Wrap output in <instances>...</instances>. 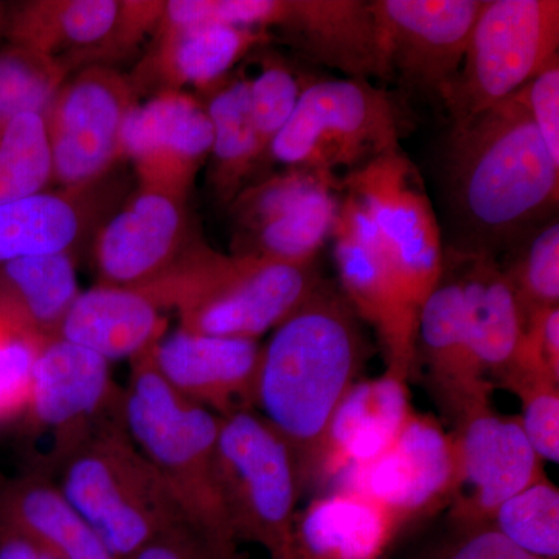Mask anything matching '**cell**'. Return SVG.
Returning a JSON list of instances; mask_svg holds the SVG:
<instances>
[{
    "mask_svg": "<svg viewBox=\"0 0 559 559\" xmlns=\"http://www.w3.org/2000/svg\"><path fill=\"white\" fill-rule=\"evenodd\" d=\"M448 194L466 231L457 249L498 257L551 219L559 164L551 157L520 94L451 124Z\"/></svg>",
    "mask_w": 559,
    "mask_h": 559,
    "instance_id": "obj_1",
    "label": "cell"
},
{
    "mask_svg": "<svg viewBox=\"0 0 559 559\" xmlns=\"http://www.w3.org/2000/svg\"><path fill=\"white\" fill-rule=\"evenodd\" d=\"M369 344L336 286L320 280L261 349L257 409L288 441L307 477L334 411L359 381Z\"/></svg>",
    "mask_w": 559,
    "mask_h": 559,
    "instance_id": "obj_2",
    "label": "cell"
},
{
    "mask_svg": "<svg viewBox=\"0 0 559 559\" xmlns=\"http://www.w3.org/2000/svg\"><path fill=\"white\" fill-rule=\"evenodd\" d=\"M314 264L221 253L194 238L178 261L143 286L179 329L209 336L259 340L280 325L320 282Z\"/></svg>",
    "mask_w": 559,
    "mask_h": 559,
    "instance_id": "obj_3",
    "label": "cell"
},
{
    "mask_svg": "<svg viewBox=\"0 0 559 559\" xmlns=\"http://www.w3.org/2000/svg\"><path fill=\"white\" fill-rule=\"evenodd\" d=\"M153 349L131 360L121 406L124 428L160 474L183 520L216 549L238 557L216 485L219 417L182 399L164 381Z\"/></svg>",
    "mask_w": 559,
    "mask_h": 559,
    "instance_id": "obj_4",
    "label": "cell"
},
{
    "mask_svg": "<svg viewBox=\"0 0 559 559\" xmlns=\"http://www.w3.org/2000/svg\"><path fill=\"white\" fill-rule=\"evenodd\" d=\"M55 480L116 559H130L165 530L187 522L124 428L123 409L70 455Z\"/></svg>",
    "mask_w": 559,
    "mask_h": 559,
    "instance_id": "obj_5",
    "label": "cell"
},
{
    "mask_svg": "<svg viewBox=\"0 0 559 559\" xmlns=\"http://www.w3.org/2000/svg\"><path fill=\"white\" fill-rule=\"evenodd\" d=\"M215 473L235 540L259 544L271 559H294V520L305 488L288 441L255 409L219 417Z\"/></svg>",
    "mask_w": 559,
    "mask_h": 559,
    "instance_id": "obj_6",
    "label": "cell"
},
{
    "mask_svg": "<svg viewBox=\"0 0 559 559\" xmlns=\"http://www.w3.org/2000/svg\"><path fill=\"white\" fill-rule=\"evenodd\" d=\"M403 131L399 103L369 80H316L266 156L285 167L348 175L400 150Z\"/></svg>",
    "mask_w": 559,
    "mask_h": 559,
    "instance_id": "obj_7",
    "label": "cell"
},
{
    "mask_svg": "<svg viewBox=\"0 0 559 559\" xmlns=\"http://www.w3.org/2000/svg\"><path fill=\"white\" fill-rule=\"evenodd\" d=\"M558 49V0H481L465 58L440 97L451 123L513 97Z\"/></svg>",
    "mask_w": 559,
    "mask_h": 559,
    "instance_id": "obj_8",
    "label": "cell"
},
{
    "mask_svg": "<svg viewBox=\"0 0 559 559\" xmlns=\"http://www.w3.org/2000/svg\"><path fill=\"white\" fill-rule=\"evenodd\" d=\"M123 389L110 364L61 337L44 342L22 419L31 440L28 469L57 479L70 455L121 412Z\"/></svg>",
    "mask_w": 559,
    "mask_h": 559,
    "instance_id": "obj_9",
    "label": "cell"
},
{
    "mask_svg": "<svg viewBox=\"0 0 559 559\" xmlns=\"http://www.w3.org/2000/svg\"><path fill=\"white\" fill-rule=\"evenodd\" d=\"M341 197V178L314 168L286 167L242 187L229 204L231 253L314 264L333 237Z\"/></svg>",
    "mask_w": 559,
    "mask_h": 559,
    "instance_id": "obj_10",
    "label": "cell"
},
{
    "mask_svg": "<svg viewBox=\"0 0 559 559\" xmlns=\"http://www.w3.org/2000/svg\"><path fill=\"white\" fill-rule=\"evenodd\" d=\"M331 240L342 294L356 316L377 333L385 371L409 382L415 371L419 311L373 216L344 189Z\"/></svg>",
    "mask_w": 559,
    "mask_h": 559,
    "instance_id": "obj_11",
    "label": "cell"
},
{
    "mask_svg": "<svg viewBox=\"0 0 559 559\" xmlns=\"http://www.w3.org/2000/svg\"><path fill=\"white\" fill-rule=\"evenodd\" d=\"M341 182L373 216L412 304L421 311L443 274L444 250L417 167L400 148L342 176Z\"/></svg>",
    "mask_w": 559,
    "mask_h": 559,
    "instance_id": "obj_12",
    "label": "cell"
},
{
    "mask_svg": "<svg viewBox=\"0 0 559 559\" xmlns=\"http://www.w3.org/2000/svg\"><path fill=\"white\" fill-rule=\"evenodd\" d=\"M138 95L130 76L102 64L62 83L44 116L55 182L72 189L108 176L120 160L121 131Z\"/></svg>",
    "mask_w": 559,
    "mask_h": 559,
    "instance_id": "obj_13",
    "label": "cell"
},
{
    "mask_svg": "<svg viewBox=\"0 0 559 559\" xmlns=\"http://www.w3.org/2000/svg\"><path fill=\"white\" fill-rule=\"evenodd\" d=\"M164 2L119 0H33L9 9L11 46L31 50L66 69L127 53L156 32Z\"/></svg>",
    "mask_w": 559,
    "mask_h": 559,
    "instance_id": "obj_14",
    "label": "cell"
},
{
    "mask_svg": "<svg viewBox=\"0 0 559 559\" xmlns=\"http://www.w3.org/2000/svg\"><path fill=\"white\" fill-rule=\"evenodd\" d=\"M481 0H371L384 80L440 98L465 58Z\"/></svg>",
    "mask_w": 559,
    "mask_h": 559,
    "instance_id": "obj_15",
    "label": "cell"
},
{
    "mask_svg": "<svg viewBox=\"0 0 559 559\" xmlns=\"http://www.w3.org/2000/svg\"><path fill=\"white\" fill-rule=\"evenodd\" d=\"M337 484L377 500L403 527L450 509L459 485L452 433L436 418L414 412L388 451L348 469Z\"/></svg>",
    "mask_w": 559,
    "mask_h": 559,
    "instance_id": "obj_16",
    "label": "cell"
},
{
    "mask_svg": "<svg viewBox=\"0 0 559 559\" xmlns=\"http://www.w3.org/2000/svg\"><path fill=\"white\" fill-rule=\"evenodd\" d=\"M451 433L459 485L450 521L459 532L488 527L503 502L546 476L520 417L500 415L492 404L460 419Z\"/></svg>",
    "mask_w": 559,
    "mask_h": 559,
    "instance_id": "obj_17",
    "label": "cell"
},
{
    "mask_svg": "<svg viewBox=\"0 0 559 559\" xmlns=\"http://www.w3.org/2000/svg\"><path fill=\"white\" fill-rule=\"evenodd\" d=\"M212 142L201 97L160 92L132 108L121 131L120 159L131 162L139 187L187 201Z\"/></svg>",
    "mask_w": 559,
    "mask_h": 559,
    "instance_id": "obj_18",
    "label": "cell"
},
{
    "mask_svg": "<svg viewBox=\"0 0 559 559\" xmlns=\"http://www.w3.org/2000/svg\"><path fill=\"white\" fill-rule=\"evenodd\" d=\"M194 238L187 201L139 187L95 234L100 283L143 288L170 270Z\"/></svg>",
    "mask_w": 559,
    "mask_h": 559,
    "instance_id": "obj_19",
    "label": "cell"
},
{
    "mask_svg": "<svg viewBox=\"0 0 559 559\" xmlns=\"http://www.w3.org/2000/svg\"><path fill=\"white\" fill-rule=\"evenodd\" d=\"M417 360L425 366L430 395L452 426L492 404L495 388L474 356L457 267L448 252L443 274L419 311L415 367Z\"/></svg>",
    "mask_w": 559,
    "mask_h": 559,
    "instance_id": "obj_20",
    "label": "cell"
},
{
    "mask_svg": "<svg viewBox=\"0 0 559 559\" xmlns=\"http://www.w3.org/2000/svg\"><path fill=\"white\" fill-rule=\"evenodd\" d=\"M261 349L259 340L178 329L154 345L153 358L160 377L178 395L216 417H226L257 411Z\"/></svg>",
    "mask_w": 559,
    "mask_h": 559,
    "instance_id": "obj_21",
    "label": "cell"
},
{
    "mask_svg": "<svg viewBox=\"0 0 559 559\" xmlns=\"http://www.w3.org/2000/svg\"><path fill=\"white\" fill-rule=\"evenodd\" d=\"M264 31H278L305 60L347 79L384 80L377 20L366 0H272Z\"/></svg>",
    "mask_w": 559,
    "mask_h": 559,
    "instance_id": "obj_22",
    "label": "cell"
},
{
    "mask_svg": "<svg viewBox=\"0 0 559 559\" xmlns=\"http://www.w3.org/2000/svg\"><path fill=\"white\" fill-rule=\"evenodd\" d=\"M414 412L407 382L388 371L356 382L326 426L307 471L305 488L325 487L388 451Z\"/></svg>",
    "mask_w": 559,
    "mask_h": 559,
    "instance_id": "obj_23",
    "label": "cell"
},
{
    "mask_svg": "<svg viewBox=\"0 0 559 559\" xmlns=\"http://www.w3.org/2000/svg\"><path fill=\"white\" fill-rule=\"evenodd\" d=\"M156 33L153 49L140 62L131 83L140 91L179 92L193 86L207 92L230 75L250 51L274 35L257 28L204 25Z\"/></svg>",
    "mask_w": 559,
    "mask_h": 559,
    "instance_id": "obj_24",
    "label": "cell"
},
{
    "mask_svg": "<svg viewBox=\"0 0 559 559\" xmlns=\"http://www.w3.org/2000/svg\"><path fill=\"white\" fill-rule=\"evenodd\" d=\"M103 180L0 204V264L27 257L72 255L108 219Z\"/></svg>",
    "mask_w": 559,
    "mask_h": 559,
    "instance_id": "obj_25",
    "label": "cell"
},
{
    "mask_svg": "<svg viewBox=\"0 0 559 559\" xmlns=\"http://www.w3.org/2000/svg\"><path fill=\"white\" fill-rule=\"evenodd\" d=\"M457 267L474 356L492 388L513 366L524 314L498 257L484 250L450 249Z\"/></svg>",
    "mask_w": 559,
    "mask_h": 559,
    "instance_id": "obj_26",
    "label": "cell"
},
{
    "mask_svg": "<svg viewBox=\"0 0 559 559\" xmlns=\"http://www.w3.org/2000/svg\"><path fill=\"white\" fill-rule=\"evenodd\" d=\"M401 528L377 500L337 488L296 514L294 559H380Z\"/></svg>",
    "mask_w": 559,
    "mask_h": 559,
    "instance_id": "obj_27",
    "label": "cell"
},
{
    "mask_svg": "<svg viewBox=\"0 0 559 559\" xmlns=\"http://www.w3.org/2000/svg\"><path fill=\"white\" fill-rule=\"evenodd\" d=\"M165 334V320L139 288L98 283L70 305L57 337L112 362L135 359Z\"/></svg>",
    "mask_w": 559,
    "mask_h": 559,
    "instance_id": "obj_28",
    "label": "cell"
},
{
    "mask_svg": "<svg viewBox=\"0 0 559 559\" xmlns=\"http://www.w3.org/2000/svg\"><path fill=\"white\" fill-rule=\"evenodd\" d=\"M0 527L55 559H116L62 495L57 480L35 471L0 480Z\"/></svg>",
    "mask_w": 559,
    "mask_h": 559,
    "instance_id": "obj_29",
    "label": "cell"
},
{
    "mask_svg": "<svg viewBox=\"0 0 559 559\" xmlns=\"http://www.w3.org/2000/svg\"><path fill=\"white\" fill-rule=\"evenodd\" d=\"M202 95L213 131L210 186L219 202L229 205L264 157L250 112L248 76L230 73Z\"/></svg>",
    "mask_w": 559,
    "mask_h": 559,
    "instance_id": "obj_30",
    "label": "cell"
},
{
    "mask_svg": "<svg viewBox=\"0 0 559 559\" xmlns=\"http://www.w3.org/2000/svg\"><path fill=\"white\" fill-rule=\"evenodd\" d=\"M70 253L27 257L0 264V308L50 340L79 296Z\"/></svg>",
    "mask_w": 559,
    "mask_h": 559,
    "instance_id": "obj_31",
    "label": "cell"
},
{
    "mask_svg": "<svg viewBox=\"0 0 559 559\" xmlns=\"http://www.w3.org/2000/svg\"><path fill=\"white\" fill-rule=\"evenodd\" d=\"M53 159L46 119L22 112L0 131V204L46 191Z\"/></svg>",
    "mask_w": 559,
    "mask_h": 559,
    "instance_id": "obj_32",
    "label": "cell"
},
{
    "mask_svg": "<svg viewBox=\"0 0 559 559\" xmlns=\"http://www.w3.org/2000/svg\"><path fill=\"white\" fill-rule=\"evenodd\" d=\"M500 263L520 301L524 320L532 312L559 307V223L549 219L509 250Z\"/></svg>",
    "mask_w": 559,
    "mask_h": 559,
    "instance_id": "obj_33",
    "label": "cell"
},
{
    "mask_svg": "<svg viewBox=\"0 0 559 559\" xmlns=\"http://www.w3.org/2000/svg\"><path fill=\"white\" fill-rule=\"evenodd\" d=\"M491 527L540 558L559 559V489L547 476L503 502Z\"/></svg>",
    "mask_w": 559,
    "mask_h": 559,
    "instance_id": "obj_34",
    "label": "cell"
},
{
    "mask_svg": "<svg viewBox=\"0 0 559 559\" xmlns=\"http://www.w3.org/2000/svg\"><path fill=\"white\" fill-rule=\"evenodd\" d=\"M68 73L60 61L21 47L0 51V131L22 112L46 116Z\"/></svg>",
    "mask_w": 559,
    "mask_h": 559,
    "instance_id": "obj_35",
    "label": "cell"
},
{
    "mask_svg": "<svg viewBox=\"0 0 559 559\" xmlns=\"http://www.w3.org/2000/svg\"><path fill=\"white\" fill-rule=\"evenodd\" d=\"M249 81V103L253 127L266 156L271 143L288 123L297 103L316 79L280 58L263 62Z\"/></svg>",
    "mask_w": 559,
    "mask_h": 559,
    "instance_id": "obj_36",
    "label": "cell"
},
{
    "mask_svg": "<svg viewBox=\"0 0 559 559\" xmlns=\"http://www.w3.org/2000/svg\"><path fill=\"white\" fill-rule=\"evenodd\" d=\"M521 401L520 421L540 460L559 462V381L522 367H511L496 384Z\"/></svg>",
    "mask_w": 559,
    "mask_h": 559,
    "instance_id": "obj_37",
    "label": "cell"
},
{
    "mask_svg": "<svg viewBox=\"0 0 559 559\" xmlns=\"http://www.w3.org/2000/svg\"><path fill=\"white\" fill-rule=\"evenodd\" d=\"M46 337L0 308V425L22 418Z\"/></svg>",
    "mask_w": 559,
    "mask_h": 559,
    "instance_id": "obj_38",
    "label": "cell"
},
{
    "mask_svg": "<svg viewBox=\"0 0 559 559\" xmlns=\"http://www.w3.org/2000/svg\"><path fill=\"white\" fill-rule=\"evenodd\" d=\"M511 367L538 371L559 381V307L544 308L525 319L520 348Z\"/></svg>",
    "mask_w": 559,
    "mask_h": 559,
    "instance_id": "obj_39",
    "label": "cell"
},
{
    "mask_svg": "<svg viewBox=\"0 0 559 559\" xmlns=\"http://www.w3.org/2000/svg\"><path fill=\"white\" fill-rule=\"evenodd\" d=\"M536 130L559 164V58L518 91Z\"/></svg>",
    "mask_w": 559,
    "mask_h": 559,
    "instance_id": "obj_40",
    "label": "cell"
},
{
    "mask_svg": "<svg viewBox=\"0 0 559 559\" xmlns=\"http://www.w3.org/2000/svg\"><path fill=\"white\" fill-rule=\"evenodd\" d=\"M130 559H245L242 555L230 557L216 549L200 532L187 522L165 530Z\"/></svg>",
    "mask_w": 559,
    "mask_h": 559,
    "instance_id": "obj_41",
    "label": "cell"
},
{
    "mask_svg": "<svg viewBox=\"0 0 559 559\" xmlns=\"http://www.w3.org/2000/svg\"><path fill=\"white\" fill-rule=\"evenodd\" d=\"M440 559H546L521 549L498 530L480 527L459 532V538L448 547Z\"/></svg>",
    "mask_w": 559,
    "mask_h": 559,
    "instance_id": "obj_42",
    "label": "cell"
},
{
    "mask_svg": "<svg viewBox=\"0 0 559 559\" xmlns=\"http://www.w3.org/2000/svg\"><path fill=\"white\" fill-rule=\"evenodd\" d=\"M0 559H55L17 533L0 527Z\"/></svg>",
    "mask_w": 559,
    "mask_h": 559,
    "instance_id": "obj_43",
    "label": "cell"
},
{
    "mask_svg": "<svg viewBox=\"0 0 559 559\" xmlns=\"http://www.w3.org/2000/svg\"><path fill=\"white\" fill-rule=\"evenodd\" d=\"M7 17H9V7L2 5V3H0V35H5Z\"/></svg>",
    "mask_w": 559,
    "mask_h": 559,
    "instance_id": "obj_44",
    "label": "cell"
}]
</instances>
